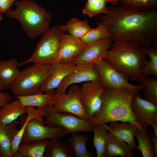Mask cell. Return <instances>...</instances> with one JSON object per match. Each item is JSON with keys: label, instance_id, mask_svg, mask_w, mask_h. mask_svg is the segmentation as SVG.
<instances>
[{"label": "cell", "instance_id": "1", "mask_svg": "<svg viewBox=\"0 0 157 157\" xmlns=\"http://www.w3.org/2000/svg\"><path fill=\"white\" fill-rule=\"evenodd\" d=\"M96 19L105 27L113 42L124 41L141 47L157 43V9L138 12L118 3L107 7V12Z\"/></svg>", "mask_w": 157, "mask_h": 157}, {"label": "cell", "instance_id": "2", "mask_svg": "<svg viewBox=\"0 0 157 157\" xmlns=\"http://www.w3.org/2000/svg\"><path fill=\"white\" fill-rule=\"evenodd\" d=\"M134 93L123 88L105 89L101 95V107L90 119L94 125L121 121L131 122L139 129H143L132 110L131 101Z\"/></svg>", "mask_w": 157, "mask_h": 157}, {"label": "cell", "instance_id": "3", "mask_svg": "<svg viewBox=\"0 0 157 157\" xmlns=\"http://www.w3.org/2000/svg\"><path fill=\"white\" fill-rule=\"evenodd\" d=\"M147 58V56L139 45L117 40L113 42L104 59L129 78L140 84V67Z\"/></svg>", "mask_w": 157, "mask_h": 157}, {"label": "cell", "instance_id": "4", "mask_svg": "<svg viewBox=\"0 0 157 157\" xmlns=\"http://www.w3.org/2000/svg\"><path fill=\"white\" fill-rule=\"evenodd\" d=\"M14 4L16 8L9 10L6 15L17 20L30 39L42 35L50 28L52 14L36 2L32 0H20L16 1Z\"/></svg>", "mask_w": 157, "mask_h": 157}, {"label": "cell", "instance_id": "5", "mask_svg": "<svg viewBox=\"0 0 157 157\" xmlns=\"http://www.w3.org/2000/svg\"><path fill=\"white\" fill-rule=\"evenodd\" d=\"M23 69L10 89L15 96L27 95L40 92L53 69L52 65L33 63Z\"/></svg>", "mask_w": 157, "mask_h": 157}, {"label": "cell", "instance_id": "6", "mask_svg": "<svg viewBox=\"0 0 157 157\" xmlns=\"http://www.w3.org/2000/svg\"><path fill=\"white\" fill-rule=\"evenodd\" d=\"M64 32L60 25H54L42 35L34 52L19 67L33 63L53 65L58 58L60 42Z\"/></svg>", "mask_w": 157, "mask_h": 157}, {"label": "cell", "instance_id": "7", "mask_svg": "<svg viewBox=\"0 0 157 157\" xmlns=\"http://www.w3.org/2000/svg\"><path fill=\"white\" fill-rule=\"evenodd\" d=\"M44 117V125L60 127L70 133L92 131L94 126L90 119H83L67 112L53 111L48 106L45 107Z\"/></svg>", "mask_w": 157, "mask_h": 157}, {"label": "cell", "instance_id": "8", "mask_svg": "<svg viewBox=\"0 0 157 157\" xmlns=\"http://www.w3.org/2000/svg\"><path fill=\"white\" fill-rule=\"evenodd\" d=\"M94 64L98 72L100 81L106 90L123 88L129 90L135 94H139L144 88L141 84L134 85L130 83L128 81V76L104 59Z\"/></svg>", "mask_w": 157, "mask_h": 157}, {"label": "cell", "instance_id": "9", "mask_svg": "<svg viewBox=\"0 0 157 157\" xmlns=\"http://www.w3.org/2000/svg\"><path fill=\"white\" fill-rule=\"evenodd\" d=\"M80 88L78 85L74 84L70 86L67 93L55 92L53 105L49 107L53 111L67 112L83 119H90L81 101Z\"/></svg>", "mask_w": 157, "mask_h": 157}, {"label": "cell", "instance_id": "10", "mask_svg": "<svg viewBox=\"0 0 157 157\" xmlns=\"http://www.w3.org/2000/svg\"><path fill=\"white\" fill-rule=\"evenodd\" d=\"M69 133L61 127L46 125L32 119L25 126L20 144L35 143L44 140L59 139Z\"/></svg>", "mask_w": 157, "mask_h": 157}, {"label": "cell", "instance_id": "11", "mask_svg": "<svg viewBox=\"0 0 157 157\" xmlns=\"http://www.w3.org/2000/svg\"><path fill=\"white\" fill-rule=\"evenodd\" d=\"M105 88L100 80L84 83L80 88L81 101L90 117L100 109L102 94Z\"/></svg>", "mask_w": 157, "mask_h": 157}, {"label": "cell", "instance_id": "12", "mask_svg": "<svg viewBox=\"0 0 157 157\" xmlns=\"http://www.w3.org/2000/svg\"><path fill=\"white\" fill-rule=\"evenodd\" d=\"M96 80H100V79L94 64H76L74 71L63 80L56 90V92L65 94L67 89L72 85Z\"/></svg>", "mask_w": 157, "mask_h": 157}, {"label": "cell", "instance_id": "13", "mask_svg": "<svg viewBox=\"0 0 157 157\" xmlns=\"http://www.w3.org/2000/svg\"><path fill=\"white\" fill-rule=\"evenodd\" d=\"M131 105L134 114L145 129L157 123V104L141 98L139 93H134Z\"/></svg>", "mask_w": 157, "mask_h": 157}, {"label": "cell", "instance_id": "14", "mask_svg": "<svg viewBox=\"0 0 157 157\" xmlns=\"http://www.w3.org/2000/svg\"><path fill=\"white\" fill-rule=\"evenodd\" d=\"M86 45L79 38L64 33L60 39L56 63H73L80 55Z\"/></svg>", "mask_w": 157, "mask_h": 157}, {"label": "cell", "instance_id": "15", "mask_svg": "<svg viewBox=\"0 0 157 157\" xmlns=\"http://www.w3.org/2000/svg\"><path fill=\"white\" fill-rule=\"evenodd\" d=\"M113 42L110 38H106L87 45L85 49L73 63L76 64H94L104 59Z\"/></svg>", "mask_w": 157, "mask_h": 157}, {"label": "cell", "instance_id": "16", "mask_svg": "<svg viewBox=\"0 0 157 157\" xmlns=\"http://www.w3.org/2000/svg\"><path fill=\"white\" fill-rule=\"evenodd\" d=\"M53 69L42 85L40 92L48 93L56 90L63 80L75 70L76 64L73 63H56Z\"/></svg>", "mask_w": 157, "mask_h": 157}, {"label": "cell", "instance_id": "17", "mask_svg": "<svg viewBox=\"0 0 157 157\" xmlns=\"http://www.w3.org/2000/svg\"><path fill=\"white\" fill-rule=\"evenodd\" d=\"M108 131L105 157L134 156V150L110 131Z\"/></svg>", "mask_w": 157, "mask_h": 157}, {"label": "cell", "instance_id": "18", "mask_svg": "<svg viewBox=\"0 0 157 157\" xmlns=\"http://www.w3.org/2000/svg\"><path fill=\"white\" fill-rule=\"evenodd\" d=\"M106 126L108 130L126 142L133 150L136 149L137 145L134 137L138 128L134 124L129 122L119 123L113 122H110L109 125H106Z\"/></svg>", "mask_w": 157, "mask_h": 157}, {"label": "cell", "instance_id": "19", "mask_svg": "<svg viewBox=\"0 0 157 157\" xmlns=\"http://www.w3.org/2000/svg\"><path fill=\"white\" fill-rule=\"evenodd\" d=\"M16 119L6 125L0 124V157H12L11 145L19 129Z\"/></svg>", "mask_w": 157, "mask_h": 157}, {"label": "cell", "instance_id": "20", "mask_svg": "<svg viewBox=\"0 0 157 157\" xmlns=\"http://www.w3.org/2000/svg\"><path fill=\"white\" fill-rule=\"evenodd\" d=\"M7 103L0 108V124L6 125L22 115L27 114V108L18 98Z\"/></svg>", "mask_w": 157, "mask_h": 157}, {"label": "cell", "instance_id": "21", "mask_svg": "<svg viewBox=\"0 0 157 157\" xmlns=\"http://www.w3.org/2000/svg\"><path fill=\"white\" fill-rule=\"evenodd\" d=\"M19 63L15 58L7 60H0V80L4 89L10 88L20 72Z\"/></svg>", "mask_w": 157, "mask_h": 157}, {"label": "cell", "instance_id": "22", "mask_svg": "<svg viewBox=\"0 0 157 157\" xmlns=\"http://www.w3.org/2000/svg\"><path fill=\"white\" fill-rule=\"evenodd\" d=\"M55 92L56 90H53L48 93L40 92L29 95L13 97L19 99L25 106L36 107L37 109L40 110L47 106H52Z\"/></svg>", "mask_w": 157, "mask_h": 157}, {"label": "cell", "instance_id": "23", "mask_svg": "<svg viewBox=\"0 0 157 157\" xmlns=\"http://www.w3.org/2000/svg\"><path fill=\"white\" fill-rule=\"evenodd\" d=\"M26 107L27 113L25 122L23 123L22 126L19 130L12 142L11 149L12 157H17V149L20 143L25 126L28 122L32 119H35L41 124H44V119L43 118L44 117V107L42 109L39 110L36 109L33 106Z\"/></svg>", "mask_w": 157, "mask_h": 157}, {"label": "cell", "instance_id": "24", "mask_svg": "<svg viewBox=\"0 0 157 157\" xmlns=\"http://www.w3.org/2000/svg\"><path fill=\"white\" fill-rule=\"evenodd\" d=\"M70 133L69 144L75 156L92 157L94 156V153H90L87 148V142L89 138L88 134H81L76 132Z\"/></svg>", "mask_w": 157, "mask_h": 157}, {"label": "cell", "instance_id": "25", "mask_svg": "<svg viewBox=\"0 0 157 157\" xmlns=\"http://www.w3.org/2000/svg\"><path fill=\"white\" fill-rule=\"evenodd\" d=\"M147 56L141 66L140 71L142 75L157 76V46L152 44L142 47Z\"/></svg>", "mask_w": 157, "mask_h": 157}, {"label": "cell", "instance_id": "26", "mask_svg": "<svg viewBox=\"0 0 157 157\" xmlns=\"http://www.w3.org/2000/svg\"><path fill=\"white\" fill-rule=\"evenodd\" d=\"M50 140H44L35 143L20 144L17 157H43L46 148Z\"/></svg>", "mask_w": 157, "mask_h": 157}, {"label": "cell", "instance_id": "27", "mask_svg": "<svg viewBox=\"0 0 157 157\" xmlns=\"http://www.w3.org/2000/svg\"><path fill=\"white\" fill-rule=\"evenodd\" d=\"M74 155L69 144L59 139L50 140L44 154L45 157H73Z\"/></svg>", "mask_w": 157, "mask_h": 157}, {"label": "cell", "instance_id": "28", "mask_svg": "<svg viewBox=\"0 0 157 157\" xmlns=\"http://www.w3.org/2000/svg\"><path fill=\"white\" fill-rule=\"evenodd\" d=\"M94 133L92 143L96 149L97 157H105L106 144L108 131L106 124L95 125L92 130Z\"/></svg>", "mask_w": 157, "mask_h": 157}, {"label": "cell", "instance_id": "29", "mask_svg": "<svg viewBox=\"0 0 157 157\" xmlns=\"http://www.w3.org/2000/svg\"><path fill=\"white\" fill-rule=\"evenodd\" d=\"M63 31L78 38L83 36L92 28L88 20H82L75 17L71 18L65 25H60Z\"/></svg>", "mask_w": 157, "mask_h": 157}, {"label": "cell", "instance_id": "30", "mask_svg": "<svg viewBox=\"0 0 157 157\" xmlns=\"http://www.w3.org/2000/svg\"><path fill=\"white\" fill-rule=\"evenodd\" d=\"M140 84L144 86L142 98L153 103L157 104V76L141 75Z\"/></svg>", "mask_w": 157, "mask_h": 157}, {"label": "cell", "instance_id": "31", "mask_svg": "<svg viewBox=\"0 0 157 157\" xmlns=\"http://www.w3.org/2000/svg\"><path fill=\"white\" fill-rule=\"evenodd\" d=\"M148 134L147 130L144 128L137 129L135 135L138 143L136 149L141 152L143 157H155Z\"/></svg>", "mask_w": 157, "mask_h": 157}, {"label": "cell", "instance_id": "32", "mask_svg": "<svg viewBox=\"0 0 157 157\" xmlns=\"http://www.w3.org/2000/svg\"><path fill=\"white\" fill-rule=\"evenodd\" d=\"M124 8L138 12H146L157 9V0H119Z\"/></svg>", "mask_w": 157, "mask_h": 157}, {"label": "cell", "instance_id": "33", "mask_svg": "<svg viewBox=\"0 0 157 157\" xmlns=\"http://www.w3.org/2000/svg\"><path fill=\"white\" fill-rule=\"evenodd\" d=\"M106 0H87L82 11L90 17L107 12Z\"/></svg>", "mask_w": 157, "mask_h": 157}, {"label": "cell", "instance_id": "34", "mask_svg": "<svg viewBox=\"0 0 157 157\" xmlns=\"http://www.w3.org/2000/svg\"><path fill=\"white\" fill-rule=\"evenodd\" d=\"M97 27L92 28L83 36L79 38L85 44L87 45L99 40L110 38L109 35L104 26L97 22Z\"/></svg>", "mask_w": 157, "mask_h": 157}, {"label": "cell", "instance_id": "35", "mask_svg": "<svg viewBox=\"0 0 157 157\" xmlns=\"http://www.w3.org/2000/svg\"><path fill=\"white\" fill-rule=\"evenodd\" d=\"M16 1V0H0V12L6 13Z\"/></svg>", "mask_w": 157, "mask_h": 157}, {"label": "cell", "instance_id": "36", "mask_svg": "<svg viewBox=\"0 0 157 157\" xmlns=\"http://www.w3.org/2000/svg\"><path fill=\"white\" fill-rule=\"evenodd\" d=\"M13 97L8 93L0 91V108L5 104L10 101Z\"/></svg>", "mask_w": 157, "mask_h": 157}, {"label": "cell", "instance_id": "37", "mask_svg": "<svg viewBox=\"0 0 157 157\" xmlns=\"http://www.w3.org/2000/svg\"><path fill=\"white\" fill-rule=\"evenodd\" d=\"M149 137L154 149L156 157L157 156V138L154 135L153 133L150 132L149 134Z\"/></svg>", "mask_w": 157, "mask_h": 157}, {"label": "cell", "instance_id": "38", "mask_svg": "<svg viewBox=\"0 0 157 157\" xmlns=\"http://www.w3.org/2000/svg\"><path fill=\"white\" fill-rule=\"evenodd\" d=\"M151 126L152 127L153 133L154 135L157 138V123L154 124Z\"/></svg>", "mask_w": 157, "mask_h": 157}, {"label": "cell", "instance_id": "39", "mask_svg": "<svg viewBox=\"0 0 157 157\" xmlns=\"http://www.w3.org/2000/svg\"><path fill=\"white\" fill-rule=\"evenodd\" d=\"M107 2H110L113 6H116L119 0H106Z\"/></svg>", "mask_w": 157, "mask_h": 157}, {"label": "cell", "instance_id": "40", "mask_svg": "<svg viewBox=\"0 0 157 157\" xmlns=\"http://www.w3.org/2000/svg\"><path fill=\"white\" fill-rule=\"evenodd\" d=\"M4 89V87L0 80V91H2Z\"/></svg>", "mask_w": 157, "mask_h": 157}, {"label": "cell", "instance_id": "41", "mask_svg": "<svg viewBox=\"0 0 157 157\" xmlns=\"http://www.w3.org/2000/svg\"><path fill=\"white\" fill-rule=\"evenodd\" d=\"M1 13L0 11V22L3 19V17L1 14Z\"/></svg>", "mask_w": 157, "mask_h": 157}]
</instances>
